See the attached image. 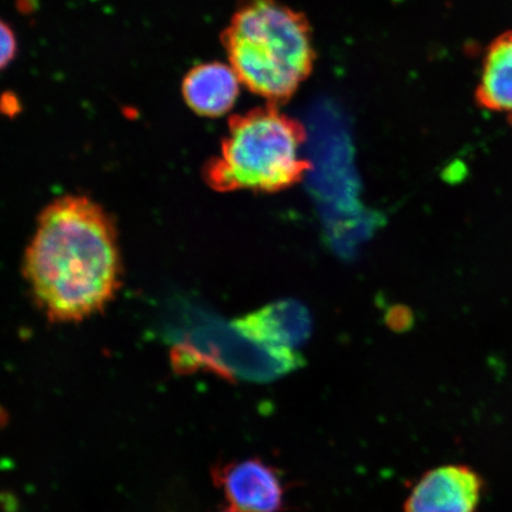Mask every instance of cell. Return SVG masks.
Masks as SVG:
<instances>
[{
	"instance_id": "cell-1",
	"label": "cell",
	"mask_w": 512,
	"mask_h": 512,
	"mask_svg": "<svg viewBox=\"0 0 512 512\" xmlns=\"http://www.w3.org/2000/svg\"><path fill=\"white\" fill-rule=\"evenodd\" d=\"M23 274L51 323H80L104 311L123 277L112 217L87 196L56 198L38 216Z\"/></svg>"
},
{
	"instance_id": "cell-2",
	"label": "cell",
	"mask_w": 512,
	"mask_h": 512,
	"mask_svg": "<svg viewBox=\"0 0 512 512\" xmlns=\"http://www.w3.org/2000/svg\"><path fill=\"white\" fill-rule=\"evenodd\" d=\"M222 41L242 85L270 101H284L312 69L305 19L275 0H246Z\"/></svg>"
},
{
	"instance_id": "cell-3",
	"label": "cell",
	"mask_w": 512,
	"mask_h": 512,
	"mask_svg": "<svg viewBox=\"0 0 512 512\" xmlns=\"http://www.w3.org/2000/svg\"><path fill=\"white\" fill-rule=\"evenodd\" d=\"M302 126L275 108L230 119L219 157L204 170L211 189L275 192L292 187L309 168Z\"/></svg>"
},
{
	"instance_id": "cell-4",
	"label": "cell",
	"mask_w": 512,
	"mask_h": 512,
	"mask_svg": "<svg viewBox=\"0 0 512 512\" xmlns=\"http://www.w3.org/2000/svg\"><path fill=\"white\" fill-rule=\"evenodd\" d=\"M214 483L234 512H283L285 488L273 466L258 458L216 466Z\"/></svg>"
},
{
	"instance_id": "cell-5",
	"label": "cell",
	"mask_w": 512,
	"mask_h": 512,
	"mask_svg": "<svg viewBox=\"0 0 512 512\" xmlns=\"http://www.w3.org/2000/svg\"><path fill=\"white\" fill-rule=\"evenodd\" d=\"M482 491L483 480L470 467L440 466L415 484L405 512H477Z\"/></svg>"
},
{
	"instance_id": "cell-6",
	"label": "cell",
	"mask_w": 512,
	"mask_h": 512,
	"mask_svg": "<svg viewBox=\"0 0 512 512\" xmlns=\"http://www.w3.org/2000/svg\"><path fill=\"white\" fill-rule=\"evenodd\" d=\"M242 335L267 347L296 350L311 335L312 320L305 306L283 300L239 320Z\"/></svg>"
},
{
	"instance_id": "cell-7",
	"label": "cell",
	"mask_w": 512,
	"mask_h": 512,
	"mask_svg": "<svg viewBox=\"0 0 512 512\" xmlns=\"http://www.w3.org/2000/svg\"><path fill=\"white\" fill-rule=\"evenodd\" d=\"M241 81L232 66L213 62L191 69L182 92L188 106L203 117L215 118L232 110Z\"/></svg>"
},
{
	"instance_id": "cell-8",
	"label": "cell",
	"mask_w": 512,
	"mask_h": 512,
	"mask_svg": "<svg viewBox=\"0 0 512 512\" xmlns=\"http://www.w3.org/2000/svg\"><path fill=\"white\" fill-rule=\"evenodd\" d=\"M477 100L491 111L508 114L512 121V31L498 37L486 53Z\"/></svg>"
},
{
	"instance_id": "cell-9",
	"label": "cell",
	"mask_w": 512,
	"mask_h": 512,
	"mask_svg": "<svg viewBox=\"0 0 512 512\" xmlns=\"http://www.w3.org/2000/svg\"><path fill=\"white\" fill-rule=\"evenodd\" d=\"M17 50L16 37L14 32L6 25L2 24V67L8 66V63L14 59Z\"/></svg>"
},
{
	"instance_id": "cell-10",
	"label": "cell",
	"mask_w": 512,
	"mask_h": 512,
	"mask_svg": "<svg viewBox=\"0 0 512 512\" xmlns=\"http://www.w3.org/2000/svg\"><path fill=\"white\" fill-rule=\"evenodd\" d=\"M220 512H234V511H232V510H230V509L228 508V509L223 510V511H220Z\"/></svg>"
}]
</instances>
